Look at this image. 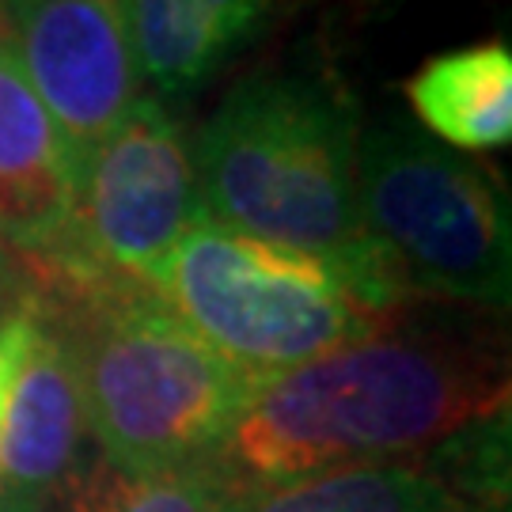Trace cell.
Listing matches in <instances>:
<instances>
[{"label": "cell", "mask_w": 512, "mask_h": 512, "mask_svg": "<svg viewBox=\"0 0 512 512\" xmlns=\"http://www.w3.org/2000/svg\"><path fill=\"white\" fill-rule=\"evenodd\" d=\"M0 50H12V31H8V12H4V0H0Z\"/></svg>", "instance_id": "cell-16"}, {"label": "cell", "mask_w": 512, "mask_h": 512, "mask_svg": "<svg viewBox=\"0 0 512 512\" xmlns=\"http://www.w3.org/2000/svg\"><path fill=\"white\" fill-rule=\"evenodd\" d=\"M357 209L410 300L509 308V202L486 167L410 129H368L357 141Z\"/></svg>", "instance_id": "cell-5"}, {"label": "cell", "mask_w": 512, "mask_h": 512, "mask_svg": "<svg viewBox=\"0 0 512 512\" xmlns=\"http://www.w3.org/2000/svg\"><path fill=\"white\" fill-rule=\"evenodd\" d=\"M247 486L224 463L167 475H122L95 452L80 459L42 512H239Z\"/></svg>", "instance_id": "cell-13"}, {"label": "cell", "mask_w": 512, "mask_h": 512, "mask_svg": "<svg viewBox=\"0 0 512 512\" xmlns=\"http://www.w3.org/2000/svg\"><path fill=\"white\" fill-rule=\"evenodd\" d=\"M202 217L183 129L156 99H137L107 141L84 156L65 236L27 258L152 289L179 239Z\"/></svg>", "instance_id": "cell-6"}, {"label": "cell", "mask_w": 512, "mask_h": 512, "mask_svg": "<svg viewBox=\"0 0 512 512\" xmlns=\"http://www.w3.org/2000/svg\"><path fill=\"white\" fill-rule=\"evenodd\" d=\"M137 73L164 95L205 84L247 38L270 0H122Z\"/></svg>", "instance_id": "cell-11"}, {"label": "cell", "mask_w": 512, "mask_h": 512, "mask_svg": "<svg viewBox=\"0 0 512 512\" xmlns=\"http://www.w3.org/2000/svg\"><path fill=\"white\" fill-rule=\"evenodd\" d=\"M80 156L42 107L12 50H0V243L12 258L65 236Z\"/></svg>", "instance_id": "cell-9"}, {"label": "cell", "mask_w": 512, "mask_h": 512, "mask_svg": "<svg viewBox=\"0 0 512 512\" xmlns=\"http://www.w3.org/2000/svg\"><path fill=\"white\" fill-rule=\"evenodd\" d=\"M23 296V274H19V262L12 258V251L0 243V319L19 304Z\"/></svg>", "instance_id": "cell-15"}, {"label": "cell", "mask_w": 512, "mask_h": 512, "mask_svg": "<svg viewBox=\"0 0 512 512\" xmlns=\"http://www.w3.org/2000/svg\"><path fill=\"white\" fill-rule=\"evenodd\" d=\"M497 414H509V357L494 327L403 304L361 342L258 380L220 463L255 490L418 456Z\"/></svg>", "instance_id": "cell-1"}, {"label": "cell", "mask_w": 512, "mask_h": 512, "mask_svg": "<svg viewBox=\"0 0 512 512\" xmlns=\"http://www.w3.org/2000/svg\"><path fill=\"white\" fill-rule=\"evenodd\" d=\"M12 57L73 152L103 145L141 99L122 0H4Z\"/></svg>", "instance_id": "cell-7"}, {"label": "cell", "mask_w": 512, "mask_h": 512, "mask_svg": "<svg viewBox=\"0 0 512 512\" xmlns=\"http://www.w3.org/2000/svg\"><path fill=\"white\" fill-rule=\"evenodd\" d=\"M23 304L69 353L84 425L122 475L217 463L255 380L217 357L148 285L19 262Z\"/></svg>", "instance_id": "cell-3"}, {"label": "cell", "mask_w": 512, "mask_h": 512, "mask_svg": "<svg viewBox=\"0 0 512 512\" xmlns=\"http://www.w3.org/2000/svg\"><path fill=\"white\" fill-rule=\"evenodd\" d=\"M357 110L319 76L255 73L220 99L194 141L205 217L327 258L372 319L410 304L357 209Z\"/></svg>", "instance_id": "cell-2"}, {"label": "cell", "mask_w": 512, "mask_h": 512, "mask_svg": "<svg viewBox=\"0 0 512 512\" xmlns=\"http://www.w3.org/2000/svg\"><path fill=\"white\" fill-rule=\"evenodd\" d=\"M239 512H509V414L418 456L255 486Z\"/></svg>", "instance_id": "cell-8"}, {"label": "cell", "mask_w": 512, "mask_h": 512, "mask_svg": "<svg viewBox=\"0 0 512 512\" xmlns=\"http://www.w3.org/2000/svg\"><path fill=\"white\" fill-rule=\"evenodd\" d=\"M406 99L433 137L467 152L512 141V54L505 42H478L425 61L406 80Z\"/></svg>", "instance_id": "cell-12"}, {"label": "cell", "mask_w": 512, "mask_h": 512, "mask_svg": "<svg viewBox=\"0 0 512 512\" xmlns=\"http://www.w3.org/2000/svg\"><path fill=\"white\" fill-rule=\"evenodd\" d=\"M38 334L35 311L19 300L16 308L0 319V437H4V418H8V399L19 380V368L27 361V349Z\"/></svg>", "instance_id": "cell-14"}, {"label": "cell", "mask_w": 512, "mask_h": 512, "mask_svg": "<svg viewBox=\"0 0 512 512\" xmlns=\"http://www.w3.org/2000/svg\"><path fill=\"white\" fill-rule=\"evenodd\" d=\"M152 293L255 384L353 346L384 323L353 300L327 258L243 236L209 217L179 239Z\"/></svg>", "instance_id": "cell-4"}, {"label": "cell", "mask_w": 512, "mask_h": 512, "mask_svg": "<svg viewBox=\"0 0 512 512\" xmlns=\"http://www.w3.org/2000/svg\"><path fill=\"white\" fill-rule=\"evenodd\" d=\"M84 433L73 361L54 330L38 323L0 437V512H42L80 463Z\"/></svg>", "instance_id": "cell-10"}]
</instances>
